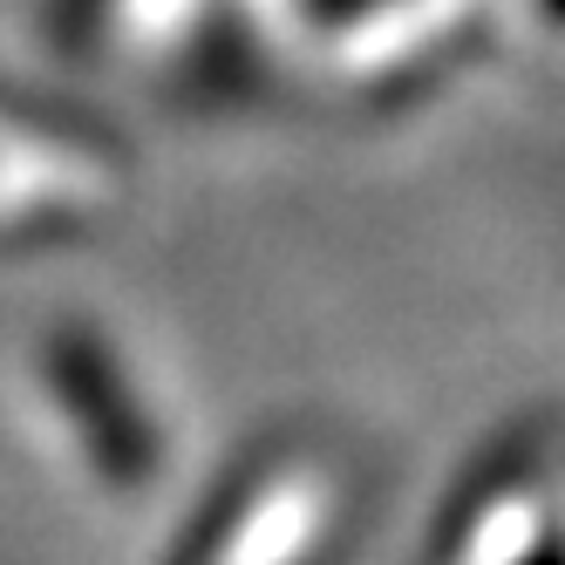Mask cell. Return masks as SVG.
Here are the masks:
<instances>
[{"mask_svg":"<svg viewBox=\"0 0 565 565\" xmlns=\"http://www.w3.org/2000/svg\"><path fill=\"white\" fill-rule=\"evenodd\" d=\"M0 409L14 450L75 504L150 518L178 504L184 423L137 348L89 313H42L0 354Z\"/></svg>","mask_w":565,"mask_h":565,"instance_id":"cell-1","label":"cell"},{"mask_svg":"<svg viewBox=\"0 0 565 565\" xmlns=\"http://www.w3.org/2000/svg\"><path fill=\"white\" fill-rule=\"evenodd\" d=\"M116 198V150L75 124L0 96V253L89 232Z\"/></svg>","mask_w":565,"mask_h":565,"instance_id":"cell-4","label":"cell"},{"mask_svg":"<svg viewBox=\"0 0 565 565\" xmlns=\"http://www.w3.org/2000/svg\"><path fill=\"white\" fill-rule=\"evenodd\" d=\"M423 565H565L558 558V423L532 409L450 483Z\"/></svg>","mask_w":565,"mask_h":565,"instance_id":"cell-3","label":"cell"},{"mask_svg":"<svg viewBox=\"0 0 565 565\" xmlns=\"http://www.w3.org/2000/svg\"><path fill=\"white\" fill-rule=\"evenodd\" d=\"M369 518V463L341 436L279 423L184 498L164 565H341Z\"/></svg>","mask_w":565,"mask_h":565,"instance_id":"cell-2","label":"cell"}]
</instances>
